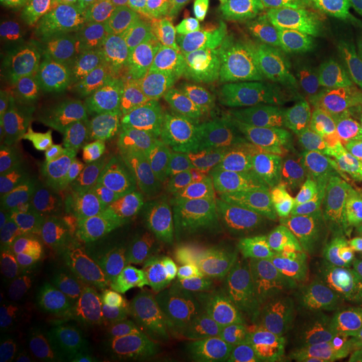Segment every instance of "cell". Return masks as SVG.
<instances>
[{"label": "cell", "instance_id": "48", "mask_svg": "<svg viewBox=\"0 0 362 362\" xmlns=\"http://www.w3.org/2000/svg\"><path fill=\"white\" fill-rule=\"evenodd\" d=\"M231 13L255 11L257 0H221Z\"/></svg>", "mask_w": 362, "mask_h": 362}, {"label": "cell", "instance_id": "34", "mask_svg": "<svg viewBox=\"0 0 362 362\" xmlns=\"http://www.w3.org/2000/svg\"><path fill=\"white\" fill-rule=\"evenodd\" d=\"M45 278L61 282L69 297L77 302H91L106 288L103 259L95 260L90 266L71 264L62 251L57 254Z\"/></svg>", "mask_w": 362, "mask_h": 362}, {"label": "cell", "instance_id": "17", "mask_svg": "<svg viewBox=\"0 0 362 362\" xmlns=\"http://www.w3.org/2000/svg\"><path fill=\"white\" fill-rule=\"evenodd\" d=\"M211 125L203 98L163 105L144 130V167L151 168L197 132Z\"/></svg>", "mask_w": 362, "mask_h": 362}, {"label": "cell", "instance_id": "6", "mask_svg": "<svg viewBox=\"0 0 362 362\" xmlns=\"http://www.w3.org/2000/svg\"><path fill=\"white\" fill-rule=\"evenodd\" d=\"M247 169L246 156L227 155L172 194L168 208L175 226L189 231L240 220Z\"/></svg>", "mask_w": 362, "mask_h": 362}, {"label": "cell", "instance_id": "2", "mask_svg": "<svg viewBox=\"0 0 362 362\" xmlns=\"http://www.w3.org/2000/svg\"><path fill=\"white\" fill-rule=\"evenodd\" d=\"M83 112L76 83L52 85L13 100L4 122L3 143L27 169L39 156L71 149Z\"/></svg>", "mask_w": 362, "mask_h": 362}, {"label": "cell", "instance_id": "44", "mask_svg": "<svg viewBox=\"0 0 362 362\" xmlns=\"http://www.w3.org/2000/svg\"><path fill=\"white\" fill-rule=\"evenodd\" d=\"M1 8L19 16H37L52 10L55 0H0Z\"/></svg>", "mask_w": 362, "mask_h": 362}, {"label": "cell", "instance_id": "36", "mask_svg": "<svg viewBox=\"0 0 362 362\" xmlns=\"http://www.w3.org/2000/svg\"><path fill=\"white\" fill-rule=\"evenodd\" d=\"M211 287L206 281H189L168 291L165 296V318L170 326L189 324L208 310Z\"/></svg>", "mask_w": 362, "mask_h": 362}, {"label": "cell", "instance_id": "46", "mask_svg": "<svg viewBox=\"0 0 362 362\" xmlns=\"http://www.w3.org/2000/svg\"><path fill=\"white\" fill-rule=\"evenodd\" d=\"M192 1L194 0H157L155 11L163 21L168 23L176 13H180L182 8H185Z\"/></svg>", "mask_w": 362, "mask_h": 362}, {"label": "cell", "instance_id": "42", "mask_svg": "<svg viewBox=\"0 0 362 362\" xmlns=\"http://www.w3.org/2000/svg\"><path fill=\"white\" fill-rule=\"evenodd\" d=\"M22 187L13 180L0 182V245L4 243L13 220L19 212Z\"/></svg>", "mask_w": 362, "mask_h": 362}, {"label": "cell", "instance_id": "10", "mask_svg": "<svg viewBox=\"0 0 362 362\" xmlns=\"http://www.w3.org/2000/svg\"><path fill=\"white\" fill-rule=\"evenodd\" d=\"M202 98L211 125L223 136L233 153L246 156V145L252 151L259 100L245 67H220Z\"/></svg>", "mask_w": 362, "mask_h": 362}, {"label": "cell", "instance_id": "39", "mask_svg": "<svg viewBox=\"0 0 362 362\" xmlns=\"http://www.w3.org/2000/svg\"><path fill=\"white\" fill-rule=\"evenodd\" d=\"M362 345V305L344 303L334 338V351L344 354Z\"/></svg>", "mask_w": 362, "mask_h": 362}, {"label": "cell", "instance_id": "22", "mask_svg": "<svg viewBox=\"0 0 362 362\" xmlns=\"http://www.w3.org/2000/svg\"><path fill=\"white\" fill-rule=\"evenodd\" d=\"M320 276L346 302L362 305V230L330 226Z\"/></svg>", "mask_w": 362, "mask_h": 362}, {"label": "cell", "instance_id": "11", "mask_svg": "<svg viewBox=\"0 0 362 362\" xmlns=\"http://www.w3.org/2000/svg\"><path fill=\"white\" fill-rule=\"evenodd\" d=\"M242 220L192 228L177 239V282H214L243 259Z\"/></svg>", "mask_w": 362, "mask_h": 362}, {"label": "cell", "instance_id": "4", "mask_svg": "<svg viewBox=\"0 0 362 362\" xmlns=\"http://www.w3.org/2000/svg\"><path fill=\"white\" fill-rule=\"evenodd\" d=\"M69 223L65 209L49 207L22 189L19 212L0 245L11 269L6 287L25 291L46 276L65 242Z\"/></svg>", "mask_w": 362, "mask_h": 362}, {"label": "cell", "instance_id": "9", "mask_svg": "<svg viewBox=\"0 0 362 362\" xmlns=\"http://www.w3.org/2000/svg\"><path fill=\"white\" fill-rule=\"evenodd\" d=\"M324 89L308 70L272 93L259 106L254 132V156L267 160L285 157L298 143Z\"/></svg>", "mask_w": 362, "mask_h": 362}, {"label": "cell", "instance_id": "20", "mask_svg": "<svg viewBox=\"0 0 362 362\" xmlns=\"http://www.w3.org/2000/svg\"><path fill=\"white\" fill-rule=\"evenodd\" d=\"M153 306L151 300L130 297L129 306L119 315L104 322L86 325L82 330V346L90 362H129Z\"/></svg>", "mask_w": 362, "mask_h": 362}, {"label": "cell", "instance_id": "51", "mask_svg": "<svg viewBox=\"0 0 362 362\" xmlns=\"http://www.w3.org/2000/svg\"><path fill=\"white\" fill-rule=\"evenodd\" d=\"M350 55H351V61H353L354 67L362 70V45L358 49H356L354 52H351Z\"/></svg>", "mask_w": 362, "mask_h": 362}, {"label": "cell", "instance_id": "43", "mask_svg": "<svg viewBox=\"0 0 362 362\" xmlns=\"http://www.w3.org/2000/svg\"><path fill=\"white\" fill-rule=\"evenodd\" d=\"M294 0H257L255 13L293 35Z\"/></svg>", "mask_w": 362, "mask_h": 362}, {"label": "cell", "instance_id": "40", "mask_svg": "<svg viewBox=\"0 0 362 362\" xmlns=\"http://www.w3.org/2000/svg\"><path fill=\"white\" fill-rule=\"evenodd\" d=\"M169 333L170 329L151 315L144 324L129 362L149 361L161 348Z\"/></svg>", "mask_w": 362, "mask_h": 362}, {"label": "cell", "instance_id": "52", "mask_svg": "<svg viewBox=\"0 0 362 362\" xmlns=\"http://www.w3.org/2000/svg\"><path fill=\"white\" fill-rule=\"evenodd\" d=\"M52 362H76L71 357H69V356H61L59 358H57L55 361Z\"/></svg>", "mask_w": 362, "mask_h": 362}, {"label": "cell", "instance_id": "49", "mask_svg": "<svg viewBox=\"0 0 362 362\" xmlns=\"http://www.w3.org/2000/svg\"><path fill=\"white\" fill-rule=\"evenodd\" d=\"M338 362H362V345L344 353Z\"/></svg>", "mask_w": 362, "mask_h": 362}, {"label": "cell", "instance_id": "32", "mask_svg": "<svg viewBox=\"0 0 362 362\" xmlns=\"http://www.w3.org/2000/svg\"><path fill=\"white\" fill-rule=\"evenodd\" d=\"M45 313L30 288L25 291L1 287L0 293V349L11 345L43 324Z\"/></svg>", "mask_w": 362, "mask_h": 362}, {"label": "cell", "instance_id": "7", "mask_svg": "<svg viewBox=\"0 0 362 362\" xmlns=\"http://www.w3.org/2000/svg\"><path fill=\"white\" fill-rule=\"evenodd\" d=\"M88 115L143 134L163 106L155 76L148 66L105 73L76 83Z\"/></svg>", "mask_w": 362, "mask_h": 362}, {"label": "cell", "instance_id": "33", "mask_svg": "<svg viewBox=\"0 0 362 362\" xmlns=\"http://www.w3.org/2000/svg\"><path fill=\"white\" fill-rule=\"evenodd\" d=\"M221 315L218 311L207 310L192 322L173 327L148 362H196L199 350Z\"/></svg>", "mask_w": 362, "mask_h": 362}, {"label": "cell", "instance_id": "41", "mask_svg": "<svg viewBox=\"0 0 362 362\" xmlns=\"http://www.w3.org/2000/svg\"><path fill=\"white\" fill-rule=\"evenodd\" d=\"M130 297L122 290L105 288L90 302V322L98 324L119 315L129 306Z\"/></svg>", "mask_w": 362, "mask_h": 362}, {"label": "cell", "instance_id": "53", "mask_svg": "<svg viewBox=\"0 0 362 362\" xmlns=\"http://www.w3.org/2000/svg\"><path fill=\"white\" fill-rule=\"evenodd\" d=\"M360 179H361V180H362V172H361V173H360Z\"/></svg>", "mask_w": 362, "mask_h": 362}, {"label": "cell", "instance_id": "45", "mask_svg": "<svg viewBox=\"0 0 362 362\" xmlns=\"http://www.w3.org/2000/svg\"><path fill=\"white\" fill-rule=\"evenodd\" d=\"M362 21V0H342L341 19L337 27V34L342 38L353 34Z\"/></svg>", "mask_w": 362, "mask_h": 362}, {"label": "cell", "instance_id": "5", "mask_svg": "<svg viewBox=\"0 0 362 362\" xmlns=\"http://www.w3.org/2000/svg\"><path fill=\"white\" fill-rule=\"evenodd\" d=\"M330 226L315 200H298L270 219L246 231L243 255H264L294 263L318 276Z\"/></svg>", "mask_w": 362, "mask_h": 362}, {"label": "cell", "instance_id": "23", "mask_svg": "<svg viewBox=\"0 0 362 362\" xmlns=\"http://www.w3.org/2000/svg\"><path fill=\"white\" fill-rule=\"evenodd\" d=\"M281 34V28L255 11L233 13L211 47L221 67L243 69Z\"/></svg>", "mask_w": 362, "mask_h": 362}, {"label": "cell", "instance_id": "47", "mask_svg": "<svg viewBox=\"0 0 362 362\" xmlns=\"http://www.w3.org/2000/svg\"><path fill=\"white\" fill-rule=\"evenodd\" d=\"M113 11L117 8H155L157 0H109Z\"/></svg>", "mask_w": 362, "mask_h": 362}, {"label": "cell", "instance_id": "30", "mask_svg": "<svg viewBox=\"0 0 362 362\" xmlns=\"http://www.w3.org/2000/svg\"><path fill=\"white\" fill-rule=\"evenodd\" d=\"M0 73L13 100L52 86L47 58L38 45L28 40H10L1 46Z\"/></svg>", "mask_w": 362, "mask_h": 362}, {"label": "cell", "instance_id": "38", "mask_svg": "<svg viewBox=\"0 0 362 362\" xmlns=\"http://www.w3.org/2000/svg\"><path fill=\"white\" fill-rule=\"evenodd\" d=\"M329 200L350 226L362 230V180L342 176L327 191Z\"/></svg>", "mask_w": 362, "mask_h": 362}, {"label": "cell", "instance_id": "25", "mask_svg": "<svg viewBox=\"0 0 362 362\" xmlns=\"http://www.w3.org/2000/svg\"><path fill=\"white\" fill-rule=\"evenodd\" d=\"M176 239L144 247L130 259L127 269V293L130 297L156 300L177 284Z\"/></svg>", "mask_w": 362, "mask_h": 362}, {"label": "cell", "instance_id": "8", "mask_svg": "<svg viewBox=\"0 0 362 362\" xmlns=\"http://www.w3.org/2000/svg\"><path fill=\"white\" fill-rule=\"evenodd\" d=\"M70 153L83 180L124 184L143 170V137L134 130L88 115Z\"/></svg>", "mask_w": 362, "mask_h": 362}, {"label": "cell", "instance_id": "26", "mask_svg": "<svg viewBox=\"0 0 362 362\" xmlns=\"http://www.w3.org/2000/svg\"><path fill=\"white\" fill-rule=\"evenodd\" d=\"M300 40L305 65L321 88L361 103L360 94L353 83L354 65L344 38L333 33L321 38Z\"/></svg>", "mask_w": 362, "mask_h": 362}, {"label": "cell", "instance_id": "35", "mask_svg": "<svg viewBox=\"0 0 362 362\" xmlns=\"http://www.w3.org/2000/svg\"><path fill=\"white\" fill-rule=\"evenodd\" d=\"M341 11L342 0H294L293 35L321 38L336 33Z\"/></svg>", "mask_w": 362, "mask_h": 362}, {"label": "cell", "instance_id": "14", "mask_svg": "<svg viewBox=\"0 0 362 362\" xmlns=\"http://www.w3.org/2000/svg\"><path fill=\"white\" fill-rule=\"evenodd\" d=\"M317 276L294 263L264 255H243L235 281L239 303L284 302L293 303Z\"/></svg>", "mask_w": 362, "mask_h": 362}, {"label": "cell", "instance_id": "12", "mask_svg": "<svg viewBox=\"0 0 362 362\" xmlns=\"http://www.w3.org/2000/svg\"><path fill=\"white\" fill-rule=\"evenodd\" d=\"M356 157L345 149L325 144L298 141L276 160L288 189L299 200H317L341 179Z\"/></svg>", "mask_w": 362, "mask_h": 362}, {"label": "cell", "instance_id": "3", "mask_svg": "<svg viewBox=\"0 0 362 362\" xmlns=\"http://www.w3.org/2000/svg\"><path fill=\"white\" fill-rule=\"evenodd\" d=\"M176 239L168 206L156 199H132L85 220L76 240L105 258L127 267L144 247Z\"/></svg>", "mask_w": 362, "mask_h": 362}, {"label": "cell", "instance_id": "13", "mask_svg": "<svg viewBox=\"0 0 362 362\" xmlns=\"http://www.w3.org/2000/svg\"><path fill=\"white\" fill-rule=\"evenodd\" d=\"M149 67L165 105L202 97L221 66L211 46L172 45Z\"/></svg>", "mask_w": 362, "mask_h": 362}, {"label": "cell", "instance_id": "15", "mask_svg": "<svg viewBox=\"0 0 362 362\" xmlns=\"http://www.w3.org/2000/svg\"><path fill=\"white\" fill-rule=\"evenodd\" d=\"M227 155L235 153L219 132L209 125L151 167L148 177L161 194H177Z\"/></svg>", "mask_w": 362, "mask_h": 362}, {"label": "cell", "instance_id": "29", "mask_svg": "<svg viewBox=\"0 0 362 362\" xmlns=\"http://www.w3.org/2000/svg\"><path fill=\"white\" fill-rule=\"evenodd\" d=\"M31 196L49 207L65 209L79 191L81 173L70 151H55L39 156L27 168Z\"/></svg>", "mask_w": 362, "mask_h": 362}, {"label": "cell", "instance_id": "31", "mask_svg": "<svg viewBox=\"0 0 362 362\" xmlns=\"http://www.w3.org/2000/svg\"><path fill=\"white\" fill-rule=\"evenodd\" d=\"M221 0H194L168 22L173 45L212 46L233 18Z\"/></svg>", "mask_w": 362, "mask_h": 362}, {"label": "cell", "instance_id": "24", "mask_svg": "<svg viewBox=\"0 0 362 362\" xmlns=\"http://www.w3.org/2000/svg\"><path fill=\"white\" fill-rule=\"evenodd\" d=\"M196 362H272L240 310L228 311L208 334Z\"/></svg>", "mask_w": 362, "mask_h": 362}, {"label": "cell", "instance_id": "19", "mask_svg": "<svg viewBox=\"0 0 362 362\" xmlns=\"http://www.w3.org/2000/svg\"><path fill=\"white\" fill-rule=\"evenodd\" d=\"M288 308L314 357L320 362L332 361L336 356L334 338L344 308L341 296L321 278H315Z\"/></svg>", "mask_w": 362, "mask_h": 362}, {"label": "cell", "instance_id": "16", "mask_svg": "<svg viewBox=\"0 0 362 362\" xmlns=\"http://www.w3.org/2000/svg\"><path fill=\"white\" fill-rule=\"evenodd\" d=\"M239 310L263 342L272 362H320L284 302H245Z\"/></svg>", "mask_w": 362, "mask_h": 362}, {"label": "cell", "instance_id": "37", "mask_svg": "<svg viewBox=\"0 0 362 362\" xmlns=\"http://www.w3.org/2000/svg\"><path fill=\"white\" fill-rule=\"evenodd\" d=\"M64 354L59 341L49 329L47 321L0 349V362H52Z\"/></svg>", "mask_w": 362, "mask_h": 362}, {"label": "cell", "instance_id": "18", "mask_svg": "<svg viewBox=\"0 0 362 362\" xmlns=\"http://www.w3.org/2000/svg\"><path fill=\"white\" fill-rule=\"evenodd\" d=\"M298 141L345 149L356 158L362 153V104L349 97L322 91L311 109Z\"/></svg>", "mask_w": 362, "mask_h": 362}, {"label": "cell", "instance_id": "28", "mask_svg": "<svg viewBox=\"0 0 362 362\" xmlns=\"http://www.w3.org/2000/svg\"><path fill=\"white\" fill-rule=\"evenodd\" d=\"M245 70L257 91L260 106L272 93L308 71L302 43L285 38L281 34Z\"/></svg>", "mask_w": 362, "mask_h": 362}, {"label": "cell", "instance_id": "1", "mask_svg": "<svg viewBox=\"0 0 362 362\" xmlns=\"http://www.w3.org/2000/svg\"><path fill=\"white\" fill-rule=\"evenodd\" d=\"M173 45L168 23L155 8H117L73 47L70 70L88 81L119 69L148 66Z\"/></svg>", "mask_w": 362, "mask_h": 362}, {"label": "cell", "instance_id": "50", "mask_svg": "<svg viewBox=\"0 0 362 362\" xmlns=\"http://www.w3.org/2000/svg\"><path fill=\"white\" fill-rule=\"evenodd\" d=\"M353 83H354L356 90L360 94L362 103V70H360V69H356L353 71Z\"/></svg>", "mask_w": 362, "mask_h": 362}, {"label": "cell", "instance_id": "21", "mask_svg": "<svg viewBox=\"0 0 362 362\" xmlns=\"http://www.w3.org/2000/svg\"><path fill=\"white\" fill-rule=\"evenodd\" d=\"M246 157L248 169L240 220L246 231H250L293 206L299 199L288 189L276 160H267L259 156Z\"/></svg>", "mask_w": 362, "mask_h": 362}, {"label": "cell", "instance_id": "27", "mask_svg": "<svg viewBox=\"0 0 362 362\" xmlns=\"http://www.w3.org/2000/svg\"><path fill=\"white\" fill-rule=\"evenodd\" d=\"M115 13L109 0H55L46 13L42 35L54 50H73L78 40L107 15Z\"/></svg>", "mask_w": 362, "mask_h": 362}]
</instances>
